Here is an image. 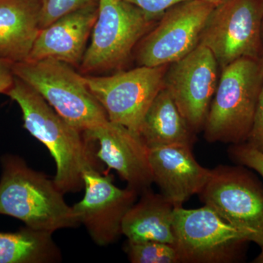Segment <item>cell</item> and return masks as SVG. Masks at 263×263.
<instances>
[{
  "mask_svg": "<svg viewBox=\"0 0 263 263\" xmlns=\"http://www.w3.org/2000/svg\"><path fill=\"white\" fill-rule=\"evenodd\" d=\"M22 112L24 127L41 142L53 157V181L63 193L84 187L83 174L95 167L92 152L84 135L66 122L35 90L15 77L6 92Z\"/></svg>",
  "mask_w": 263,
  "mask_h": 263,
  "instance_id": "obj_1",
  "label": "cell"
},
{
  "mask_svg": "<svg viewBox=\"0 0 263 263\" xmlns=\"http://www.w3.org/2000/svg\"><path fill=\"white\" fill-rule=\"evenodd\" d=\"M2 167L0 214L18 219L32 229L51 233L80 224L53 179L30 168L17 156H4Z\"/></svg>",
  "mask_w": 263,
  "mask_h": 263,
  "instance_id": "obj_2",
  "label": "cell"
},
{
  "mask_svg": "<svg viewBox=\"0 0 263 263\" xmlns=\"http://www.w3.org/2000/svg\"><path fill=\"white\" fill-rule=\"evenodd\" d=\"M215 94L204 124L209 143L240 144L253 125L263 74L259 61L240 59L221 69Z\"/></svg>",
  "mask_w": 263,
  "mask_h": 263,
  "instance_id": "obj_3",
  "label": "cell"
},
{
  "mask_svg": "<svg viewBox=\"0 0 263 263\" xmlns=\"http://www.w3.org/2000/svg\"><path fill=\"white\" fill-rule=\"evenodd\" d=\"M15 77L29 85L59 115L84 133L108 120L107 114L72 66L58 60L13 64Z\"/></svg>",
  "mask_w": 263,
  "mask_h": 263,
  "instance_id": "obj_4",
  "label": "cell"
},
{
  "mask_svg": "<svg viewBox=\"0 0 263 263\" xmlns=\"http://www.w3.org/2000/svg\"><path fill=\"white\" fill-rule=\"evenodd\" d=\"M157 22L124 0H98L91 42L81 63L83 70L95 72L122 67Z\"/></svg>",
  "mask_w": 263,
  "mask_h": 263,
  "instance_id": "obj_5",
  "label": "cell"
},
{
  "mask_svg": "<svg viewBox=\"0 0 263 263\" xmlns=\"http://www.w3.org/2000/svg\"><path fill=\"white\" fill-rule=\"evenodd\" d=\"M262 0H221L214 5L199 45L210 50L219 68L262 54Z\"/></svg>",
  "mask_w": 263,
  "mask_h": 263,
  "instance_id": "obj_6",
  "label": "cell"
},
{
  "mask_svg": "<svg viewBox=\"0 0 263 263\" xmlns=\"http://www.w3.org/2000/svg\"><path fill=\"white\" fill-rule=\"evenodd\" d=\"M173 228V246L181 263L233 262L250 242L245 233L205 205L196 209L175 208Z\"/></svg>",
  "mask_w": 263,
  "mask_h": 263,
  "instance_id": "obj_7",
  "label": "cell"
},
{
  "mask_svg": "<svg viewBox=\"0 0 263 263\" xmlns=\"http://www.w3.org/2000/svg\"><path fill=\"white\" fill-rule=\"evenodd\" d=\"M199 195L250 242L263 247V187L252 174L240 167L218 166Z\"/></svg>",
  "mask_w": 263,
  "mask_h": 263,
  "instance_id": "obj_8",
  "label": "cell"
},
{
  "mask_svg": "<svg viewBox=\"0 0 263 263\" xmlns=\"http://www.w3.org/2000/svg\"><path fill=\"white\" fill-rule=\"evenodd\" d=\"M167 67L138 66L111 76H86L84 79L110 122L138 133L147 110L164 88Z\"/></svg>",
  "mask_w": 263,
  "mask_h": 263,
  "instance_id": "obj_9",
  "label": "cell"
},
{
  "mask_svg": "<svg viewBox=\"0 0 263 263\" xmlns=\"http://www.w3.org/2000/svg\"><path fill=\"white\" fill-rule=\"evenodd\" d=\"M214 5L203 0H186L166 10L137 46L138 65H169L193 51Z\"/></svg>",
  "mask_w": 263,
  "mask_h": 263,
  "instance_id": "obj_10",
  "label": "cell"
},
{
  "mask_svg": "<svg viewBox=\"0 0 263 263\" xmlns=\"http://www.w3.org/2000/svg\"><path fill=\"white\" fill-rule=\"evenodd\" d=\"M219 68L210 50L198 45L166 70L164 88L195 134L203 129L219 82Z\"/></svg>",
  "mask_w": 263,
  "mask_h": 263,
  "instance_id": "obj_11",
  "label": "cell"
},
{
  "mask_svg": "<svg viewBox=\"0 0 263 263\" xmlns=\"http://www.w3.org/2000/svg\"><path fill=\"white\" fill-rule=\"evenodd\" d=\"M83 181L84 196L72 206L74 213L97 245H110L122 235L123 219L138 193L128 186L117 187L110 176H103L96 167L86 169Z\"/></svg>",
  "mask_w": 263,
  "mask_h": 263,
  "instance_id": "obj_12",
  "label": "cell"
},
{
  "mask_svg": "<svg viewBox=\"0 0 263 263\" xmlns=\"http://www.w3.org/2000/svg\"><path fill=\"white\" fill-rule=\"evenodd\" d=\"M83 135L88 143H98L96 157L117 171L128 187L138 194L151 188L154 178L148 147L139 133L108 119Z\"/></svg>",
  "mask_w": 263,
  "mask_h": 263,
  "instance_id": "obj_13",
  "label": "cell"
},
{
  "mask_svg": "<svg viewBox=\"0 0 263 263\" xmlns=\"http://www.w3.org/2000/svg\"><path fill=\"white\" fill-rule=\"evenodd\" d=\"M192 149L188 145L148 148L154 183L174 208L200 195L211 176L212 170L199 164Z\"/></svg>",
  "mask_w": 263,
  "mask_h": 263,
  "instance_id": "obj_14",
  "label": "cell"
},
{
  "mask_svg": "<svg viewBox=\"0 0 263 263\" xmlns=\"http://www.w3.org/2000/svg\"><path fill=\"white\" fill-rule=\"evenodd\" d=\"M98 13V3L64 15L40 29L28 60H51L71 66L81 63Z\"/></svg>",
  "mask_w": 263,
  "mask_h": 263,
  "instance_id": "obj_15",
  "label": "cell"
},
{
  "mask_svg": "<svg viewBox=\"0 0 263 263\" xmlns=\"http://www.w3.org/2000/svg\"><path fill=\"white\" fill-rule=\"evenodd\" d=\"M41 0H0V59L28 60L40 31Z\"/></svg>",
  "mask_w": 263,
  "mask_h": 263,
  "instance_id": "obj_16",
  "label": "cell"
},
{
  "mask_svg": "<svg viewBox=\"0 0 263 263\" xmlns=\"http://www.w3.org/2000/svg\"><path fill=\"white\" fill-rule=\"evenodd\" d=\"M141 194L139 201L136 202L123 219L122 234L127 237L128 241L174 245V205L151 188Z\"/></svg>",
  "mask_w": 263,
  "mask_h": 263,
  "instance_id": "obj_17",
  "label": "cell"
},
{
  "mask_svg": "<svg viewBox=\"0 0 263 263\" xmlns=\"http://www.w3.org/2000/svg\"><path fill=\"white\" fill-rule=\"evenodd\" d=\"M138 133L148 148L171 145L193 147L195 141V133L164 88L147 110Z\"/></svg>",
  "mask_w": 263,
  "mask_h": 263,
  "instance_id": "obj_18",
  "label": "cell"
},
{
  "mask_svg": "<svg viewBox=\"0 0 263 263\" xmlns=\"http://www.w3.org/2000/svg\"><path fill=\"white\" fill-rule=\"evenodd\" d=\"M60 259L51 233L28 227L14 233L0 232V263H50Z\"/></svg>",
  "mask_w": 263,
  "mask_h": 263,
  "instance_id": "obj_19",
  "label": "cell"
},
{
  "mask_svg": "<svg viewBox=\"0 0 263 263\" xmlns=\"http://www.w3.org/2000/svg\"><path fill=\"white\" fill-rule=\"evenodd\" d=\"M133 263H179L174 246L157 241H128L124 247Z\"/></svg>",
  "mask_w": 263,
  "mask_h": 263,
  "instance_id": "obj_20",
  "label": "cell"
},
{
  "mask_svg": "<svg viewBox=\"0 0 263 263\" xmlns=\"http://www.w3.org/2000/svg\"><path fill=\"white\" fill-rule=\"evenodd\" d=\"M98 0H41L40 29H43L64 15L94 3Z\"/></svg>",
  "mask_w": 263,
  "mask_h": 263,
  "instance_id": "obj_21",
  "label": "cell"
},
{
  "mask_svg": "<svg viewBox=\"0 0 263 263\" xmlns=\"http://www.w3.org/2000/svg\"><path fill=\"white\" fill-rule=\"evenodd\" d=\"M229 155L235 162L254 170L263 178V152L247 143L232 145Z\"/></svg>",
  "mask_w": 263,
  "mask_h": 263,
  "instance_id": "obj_22",
  "label": "cell"
},
{
  "mask_svg": "<svg viewBox=\"0 0 263 263\" xmlns=\"http://www.w3.org/2000/svg\"><path fill=\"white\" fill-rule=\"evenodd\" d=\"M141 10L154 20L158 21L166 10L186 0H124Z\"/></svg>",
  "mask_w": 263,
  "mask_h": 263,
  "instance_id": "obj_23",
  "label": "cell"
},
{
  "mask_svg": "<svg viewBox=\"0 0 263 263\" xmlns=\"http://www.w3.org/2000/svg\"><path fill=\"white\" fill-rule=\"evenodd\" d=\"M247 143L263 152V84L257 100L253 125L249 133Z\"/></svg>",
  "mask_w": 263,
  "mask_h": 263,
  "instance_id": "obj_24",
  "label": "cell"
},
{
  "mask_svg": "<svg viewBox=\"0 0 263 263\" xmlns=\"http://www.w3.org/2000/svg\"><path fill=\"white\" fill-rule=\"evenodd\" d=\"M13 62L0 59V93H5L14 82Z\"/></svg>",
  "mask_w": 263,
  "mask_h": 263,
  "instance_id": "obj_25",
  "label": "cell"
},
{
  "mask_svg": "<svg viewBox=\"0 0 263 263\" xmlns=\"http://www.w3.org/2000/svg\"><path fill=\"white\" fill-rule=\"evenodd\" d=\"M263 2V0H262ZM259 65H260L261 70L263 74V10L262 18V54H261L260 60H259Z\"/></svg>",
  "mask_w": 263,
  "mask_h": 263,
  "instance_id": "obj_26",
  "label": "cell"
},
{
  "mask_svg": "<svg viewBox=\"0 0 263 263\" xmlns=\"http://www.w3.org/2000/svg\"><path fill=\"white\" fill-rule=\"evenodd\" d=\"M262 250H261L260 253H259V255L254 259L253 262L254 263H263V247H261Z\"/></svg>",
  "mask_w": 263,
  "mask_h": 263,
  "instance_id": "obj_27",
  "label": "cell"
},
{
  "mask_svg": "<svg viewBox=\"0 0 263 263\" xmlns=\"http://www.w3.org/2000/svg\"><path fill=\"white\" fill-rule=\"evenodd\" d=\"M203 1L208 2V3L216 5L217 4V3H219V2H220L221 0H203Z\"/></svg>",
  "mask_w": 263,
  "mask_h": 263,
  "instance_id": "obj_28",
  "label": "cell"
}]
</instances>
